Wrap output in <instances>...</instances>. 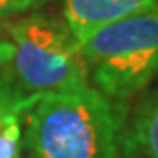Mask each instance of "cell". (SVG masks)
Segmentation results:
<instances>
[{"mask_svg":"<svg viewBox=\"0 0 158 158\" xmlns=\"http://www.w3.org/2000/svg\"><path fill=\"white\" fill-rule=\"evenodd\" d=\"M90 83L125 102L158 77V4L123 18L79 42Z\"/></svg>","mask_w":158,"mask_h":158,"instance_id":"3","label":"cell"},{"mask_svg":"<svg viewBox=\"0 0 158 158\" xmlns=\"http://www.w3.org/2000/svg\"><path fill=\"white\" fill-rule=\"evenodd\" d=\"M11 56V40L7 37V21L0 19V65L9 62Z\"/></svg>","mask_w":158,"mask_h":158,"instance_id":"9","label":"cell"},{"mask_svg":"<svg viewBox=\"0 0 158 158\" xmlns=\"http://www.w3.org/2000/svg\"><path fill=\"white\" fill-rule=\"evenodd\" d=\"M48 2H49V0H48Z\"/></svg>","mask_w":158,"mask_h":158,"instance_id":"10","label":"cell"},{"mask_svg":"<svg viewBox=\"0 0 158 158\" xmlns=\"http://www.w3.org/2000/svg\"><path fill=\"white\" fill-rule=\"evenodd\" d=\"M44 4H48V0H0V19L21 16Z\"/></svg>","mask_w":158,"mask_h":158,"instance_id":"8","label":"cell"},{"mask_svg":"<svg viewBox=\"0 0 158 158\" xmlns=\"http://www.w3.org/2000/svg\"><path fill=\"white\" fill-rule=\"evenodd\" d=\"M21 121L23 148L32 158H123L128 109L93 86L42 93Z\"/></svg>","mask_w":158,"mask_h":158,"instance_id":"1","label":"cell"},{"mask_svg":"<svg viewBox=\"0 0 158 158\" xmlns=\"http://www.w3.org/2000/svg\"><path fill=\"white\" fill-rule=\"evenodd\" d=\"M39 95L25 91L9 74L7 67L0 65V130L6 125L23 118L27 109Z\"/></svg>","mask_w":158,"mask_h":158,"instance_id":"6","label":"cell"},{"mask_svg":"<svg viewBox=\"0 0 158 158\" xmlns=\"http://www.w3.org/2000/svg\"><path fill=\"white\" fill-rule=\"evenodd\" d=\"M158 0H63V21L77 42L102 27L156 6Z\"/></svg>","mask_w":158,"mask_h":158,"instance_id":"4","label":"cell"},{"mask_svg":"<svg viewBox=\"0 0 158 158\" xmlns=\"http://www.w3.org/2000/svg\"><path fill=\"white\" fill-rule=\"evenodd\" d=\"M23 127L21 119L12 121L0 130V158H21Z\"/></svg>","mask_w":158,"mask_h":158,"instance_id":"7","label":"cell"},{"mask_svg":"<svg viewBox=\"0 0 158 158\" xmlns=\"http://www.w3.org/2000/svg\"><path fill=\"white\" fill-rule=\"evenodd\" d=\"M123 158H158V86L141 98L123 137Z\"/></svg>","mask_w":158,"mask_h":158,"instance_id":"5","label":"cell"},{"mask_svg":"<svg viewBox=\"0 0 158 158\" xmlns=\"http://www.w3.org/2000/svg\"><path fill=\"white\" fill-rule=\"evenodd\" d=\"M7 37L11 56L4 65L25 91L72 93L91 86L79 42L58 16L32 12L7 21Z\"/></svg>","mask_w":158,"mask_h":158,"instance_id":"2","label":"cell"}]
</instances>
